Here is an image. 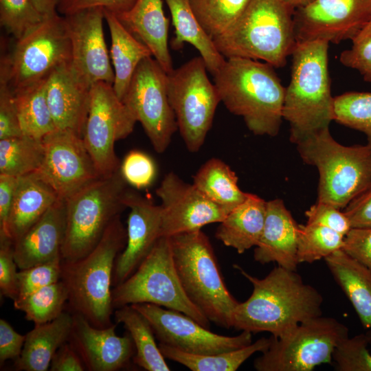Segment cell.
<instances>
[{"instance_id": "1", "label": "cell", "mask_w": 371, "mask_h": 371, "mask_svg": "<svg viewBox=\"0 0 371 371\" xmlns=\"http://www.w3.org/2000/svg\"><path fill=\"white\" fill-rule=\"evenodd\" d=\"M234 267L253 286L249 297L239 302L234 312L232 328L236 330L268 332L280 337L299 324L322 315V295L296 271L278 266L258 278L238 265Z\"/></svg>"}, {"instance_id": "2", "label": "cell", "mask_w": 371, "mask_h": 371, "mask_svg": "<svg viewBox=\"0 0 371 371\" xmlns=\"http://www.w3.org/2000/svg\"><path fill=\"white\" fill-rule=\"evenodd\" d=\"M273 68L265 62L231 57L214 75L221 102L256 135L276 136L283 119L285 88Z\"/></svg>"}, {"instance_id": "3", "label": "cell", "mask_w": 371, "mask_h": 371, "mask_svg": "<svg viewBox=\"0 0 371 371\" xmlns=\"http://www.w3.org/2000/svg\"><path fill=\"white\" fill-rule=\"evenodd\" d=\"M328 45L323 40L296 43L291 54V80L285 88L282 117L289 124V139L295 145L329 128L334 120Z\"/></svg>"}, {"instance_id": "4", "label": "cell", "mask_w": 371, "mask_h": 371, "mask_svg": "<svg viewBox=\"0 0 371 371\" xmlns=\"http://www.w3.org/2000/svg\"><path fill=\"white\" fill-rule=\"evenodd\" d=\"M126 242V229L119 215L86 256L74 261L62 260L60 280L67 287L71 313L81 314L97 328L113 324L111 286L116 258Z\"/></svg>"}, {"instance_id": "5", "label": "cell", "mask_w": 371, "mask_h": 371, "mask_svg": "<svg viewBox=\"0 0 371 371\" xmlns=\"http://www.w3.org/2000/svg\"><path fill=\"white\" fill-rule=\"evenodd\" d=\"M294 12L284 0H251L240 19L212 41L225 58L262 60L282 67L296 45Z\"/></svg>"}, {"instance_id": "6", "label": "cell", "mask_w": 371, "mask_h": 371, "mask_svg": "<svg viewBox=\"0 0 371 371\" xmlns=\"http://www.w3.org/2000/svg\"><path fill=\"white\" fill-rule=\"evenodd\" d=\"M169 239L177 275L188 298L210 322L232 328L239 302L224 282L208 237L199 229Z\"/></svg>"}, {"instance_id": "7", "label": "cell", "mask_w": 371, "mask_h": 371, "mask_svg": "<svg viewBox=\"0 0 371 371\" xmlns=\"http://www.w3.org/2000/svg\"><path fill=\"white\" fill-rule=\"evenodd\" d=\"M297 146L302 161L319 172L317 201L338 209L346 206L371 183V148L344 146L325 128Z\"/></svg>"}, {"instance_id": "8", "label": "cell", "mask_w": 371, "mask_h": 371, "mask_svg": "<svg viewBox=\"0 0 371 371\" xmlns=\"http://www.w3.org/2000/svg\"><path fill=\"white\" fill-rule=\"evenodd\" d=\"M127 186L119 168L65 200L66 229L62 260H78L97 245L110 223L127 208Z\"/></svg>"}, {"instance_id": "9", "label": "cell", "mask_w": 371, "mask_h": 371, "mask_svg": "<svg viewBox=\"0 0 371 371\" xmlns=\"http://www.w3.org/2000/svg\"><path fill=\"white\" fill-rule=\"evenodd\" d=\"M149 303L181 312L204 327L210 321L188 298L175 268L169 237H160L152 250L126 280L112 289V305Z\"/></svg>"}, {"instance_id": "10", "label": "cell", "mask_w": 371, "mask_h": 371, "mask_svg": "<svg viewBox=\"0 0 371 371\" xmlns=\"http://www.w3.org/2000/svg\"><path fill=\"white\" fill-rule=\"evenodd\" d=\"M9 54L1 58L0 82L13 92L46 80L58 67L71 60L70 41L64 17L58 12L15 40Z\"/></svg>"}, {"instance_id": "11", "label": "cell", "mask_w": 371, "mask_h": 371, "mask_svg": "<svg viewBox=\"0 0 371 371\" xmlns=\"http://www.w3.org/2000/svg\"><path fill=\"white\" fill-rule=\"evenodd\" d=\"M203 58L194 57L167 74V93L177 129L191 153L203 146L213 122L219 93Z\"/></svg>"}, {"instance_id": "12", "label": "cell", "mask_w": 371, "mask_h": 371, "mask_svg": "<svg viewBox=\"0 0 371 371\" xmlns=\"http://www.w3.org/2000/svg\"><path fill=\"white\" fill-rule=\"evenodd\" d=\"M348 328L336 319L322 315L308 319L287 334L271 336V344L255 359L258 371H311L330 363L333 354Z\"/></svg>"}, {"instance_id": "13", "label": "cell", "mask_w": 371, "mask_h": 371, "mask_svg": "<svg viewBox=\"0 0 371 371\" xmlns=\"http://www.w3.org/2000/svg\"><path fill=\"white\" fill-rule=\"evenodd\" d=\"M136 122L135 116L118 98L112 85L98 82L91 86L82 139L102 177L109 176L120 168L115 144L128 136Z\"/></svg>"}, {"instance_id": "14", "label": "cell", "mask_w": 371, "mask_h": 371, "mask_svg": "<svg viewBox=\"0 0 371 371\" xmlns=\"http://www.w3.org/2000/svg\"><path fill=\"white\" fill-rule=\"evenodd\" d=\"M122 101L141 123L153 147L163 153L177 129L167 93V73L149 56L136 68Z\"/></svg>"}, {"instance_id": "15", "label": "cell", "mask_w": 371, "mask_h": 371, "mask_svg": "<svg viewBox=\"0 0 371 371\" xmlns=\"http://www.w3.org/2000/svg\"><path fill=\"white\" fill-rule=\"evenodd\" d=\"M131 306L147 319L159 343L188 353L217 354L252 343V333L248 331L236 336L218 335L177 311L149 303Z\"/></svg>"}, {"instance_id": "16", "label": "cell", "mask_w": 371, "mask_h": 371, "mask_svg": "<svg viewBox=\"0 0 371 371\" xmlns=\"http://www.w3.org/2000/svg\"><path fill=\"white\" fill-rule=\"evenodd\" d=\"M44 155L36 171L60 200L102 177L82 137L69 130L56 129L43 138Z\"/></svg>"}, {"instance_id": "17", "label": "cell", "mask_w": 371, "mask_h": 371, "mask_svg": "<svg viewBox=\"0 0 371 371\" xmlns=\"http://www.w3.org/2000/svg\"><path fill=\"white\" fill-rule=\"evenodd\" d=\"M296 43L352 38L371 19V0H313L294 12Z\"/></svg>"}, {"instance_id": "18", "label": "cell", "mask_w": 371, "mask_h": 371, "mask_svg": "<svg viewBox=\"0 0 371 371\" xmlns=\"http://www.w3.org/2000/svg\"><path fill=\"white\" fill-rule=\"evenodd\" d=\"M63 17L71 43L73 72L90 87L98 82L113 85L115 75L104 40V9L88 8Z\"/></svg>"}, {"instance_id": "19", "label": "cell", "mask_w": 371, "mask_h": 371, "mask_svg": "<svg viewBox=\"0 0 371 371\" xmlns=\"http://www.w3.org/2000/svg\"><path fill=\"white\" fill-rule=\"evenodd\" d=\"M156 194L161 201V237L201 229L221 223L229 213L174 172L165 175Z\"/></svg>"}, {"instance_id": "20", "label": "cell", "mask_w": 371, "mask_h": 371, "mask_svg": "<svg viewBox=\"0 0 371 371\" xmlns=\"http://www.w3.org/2000/svg\"><path fill=\"white\" fill-rule=\"evenodd\" d=\"M125 203L130 212L126 242L117 256L113 274L114 286L126 280L137 269L161 237L160 205L137 192L128 190Z\"/></svg>"}, {"instance_id": "21", "label": "cell", "mask_w": 371, "mask_h": 371, "mask_svg": "<svg viewBox=\"0 0 371 371\" xmlns=\"http://www.w3.org/2000/svg\"><path fill=\"white\" fill-rule=\"evenodd\" d=\"M73 323L68 341L82 359L87 370L115 371L126 366L135 348L129 335L118 336L116 324L100 328L81 314L72 313Z\"/></svg>"}, {"instance_id": "22", "label": "cell", "mask_w": 371, "mask_h": 371, "mask_svg": "<svg viewBox=\"0 0 371 371\" xmlns=\"http://www.w3.org/2000/svg\"><path fill=\"white\" fill-rule=\"evenodd\" d=\"M70 63L58 67L48 76L46 98L56 128L72 131L82 137L91 87L75 75Z\"/></svg>"}, {"instance_id": "23", "label": "cell", "mask_w": 371, "mask_h": 371, "mask_svg": "<svg viewBox=\"0 0 371 371\" xmlns=\"http://www.w3.org/2000/svg\"><path fill=\"white\" fill-rule=\"evenodd\" d=\"M65 229V201L60 199L13 241V254L18 269H24L62 258Z\"/></svg>"}, {"instance_id": "24", "label": "cell", "mask_w": 371, "mask_h": 371, "mask_svg": "<svg viewBox=\"0 0 371 371\" xmlns=\"http://www.w3.org/2000/svg\"><path fill=\"white\" fill-rule=\"evenodd\" d=\"M299 230L300 225L282 199L267 201L265 225L254 249V260L262 265L276 262L278 266L296 271L299 265L297 259Z\"/></svg>"}, {"instance_id": "25", "label": "cell", "mask_w": 371, "mask_h": 371, "mask_svg": "<svg viewBox=\"0 0 371 371\" xmlns=\"http://www.w3.org/2000/svg\"><path fill=\"white\" fill-rule=\"evenodd\" d=\"M116 15L149 48L167 74L174 69L168 43L169 21L164 14L162 0H136L130 10Z\"/></svg>"}, {"instance_id": "26", "label": "cell", "mask_w": 371, "mask_h": 371, "mask_svg": "<svg viewBox=\"0 0 371 371\" xmlns=\"http://www.w3.org/2000/svg\"><path fill=\"white\" fill-rule=\"evenodd\" d=\"M60 199L37 172L18 177L8 221L12 241L23 235Z\"/></svg>"}, {"instance_id": "27", "label": "cell", "mask_w": 371, "mask_h": 371, "mask_svg": "<svg viewBox=\"0 0 371 371\" xmlns=\"http://www.w3.org/2000/svg\"><path fill=\"white\" fill-rule=\"evenodd\" d=\"M73 323L72 313L63 311L55 319L34 325L25 335L20 356L14 360L19 371H46L58 349L68 341Z\"/></svg>"}, {"instance_id": "28", "label": "cell", "mask_w": 371, "mask_h": 371, "mask_svg": "<svg viewBox=\"0 0 371 371\" xmlns=\"http://www.w3.org/2000/svg\"><path fill=\"white\" fill-rule=\"evenodd\" d=\"M266 210L267 201L249 193L245 200L219 223L215 237L238 254L256 247L263 231Z\"/></svg>"}, {"instance_id": "29", "label": "cell", "mask_w": 371, "mask_h": 371, "mask_svg": "<svg viewBox=\"0 0 371 371\" xmlns=\"http://www.w3.org/2000/svg\"><path fill=\"white\" fill-rule=\"evenodd\" d=\"M324 260L335 280L352 304L363 326L371 333V271L342 249Z\"/></svg>"}, {"instance_id": "30", "label": "cell", "mask_w": 371, "mask_h": 371, "mask_svg": "<svg viewBox=\"0 0 371 371\" xmlns=\"http://www.w3.org/2000/svg\"><path fill=\"white\" fill-rule=\"evenodd\" d=\"M104 12L111 34L109 54L115 75L113 88L122 100L140 62L153 56L149 48L124 27L114 12L104 9Z\"/></svg>"}, {"instance_id": "31", "label": "cell", "mask_w": 371, "mask_h": 371, "mask_svg": "<svg viewBox=\"0 0 371 371\" xmlns=\"http://www.w3.org/2000/svg\"><path fill=\"white\" fill-rule=\"evenodd\" d=\"M165 1L175 27V37L171 40V47L179 50L184 43L191 44L200 53L207 71L214 76L226 58L217 50L212 39L201 25L192 9L190 0Z\"/></svg>"}, {"instance_id": "32", "label": "cell", "mask_w": 371, "mask_h": 371, "mask_svg": "<svg viewBox=\"0 0 371 371\" xmlns=\"http://www.w3.org/2000/svg\"><path fill=\"white\" fill-rule=\"evenodd\" d=\"M192 184L213 203L230 212L243 202L249 193L242 191L238 177L221 159L211 158L193 177Z\"/></svg>"}, {"instance_id": "33", "label": "cell", "mask_w": 371, "mask_h": 371, "mask_svg": "<svg viewBox=\"0 0 371 371\" xmlns=\"http://www.w3.org/2000/svg\"><path fill=\"white\" fill-rule=\"evenodd\" d=\"M270 344L271 337H262L248 346L212 355L188 353L162 343L158 346L165 358L192 371H235L254 353L267 350Z\"/></svg>"}, {"instance_id": "34", "label": "cell", "mask_w": 371, "mask_h": 371, "mask_svg": "<svg viewBox=\"0 0 371 371\" xmlns=\"http://www.w3.org/2000/svg\"><path fill=\"white\" fill-rule=\"evenodd\" d=\"M115 320L122 324L135 348L134 363L148 371H169L165 357L155 342V333L147 319L131 305L115 308Z\"/></svg>"}, {"instance_id": "35", "label": "cell", "mask_w": 371, "mask_h": 371, "mask_svg": "<svg viewBox=\"0 0 371 371\" xmlns=\"http://www.w3.org/2000/svg\"><path fill=\"white\" fill-rule=\"evenodd\" d=\"M47 79L13 92L22 135L42 139L57 129L47 101Z\"/></svg>"}, {"instance_id": "36", "label": "cell", "mask_w": 371, "mask_h": 371, "mask_svg": "<svg viewBox=\"0 0 371 371\" xmlns=\"http://www.w3.org/2000/svg\"><path fill=\"white\" fill-rule=\"evenodd\" d=\"M44 155L43 139L21 135L0 139V175L21 177L36 172Z\"/></svg>"}, {"instance_id": "37", "label": "cell", "mask_w": 371, "mask_h": 371, "mask_svg": "<svg viewBox=\"0 0 371 371\" xmlns=\"http://www.w3.org/2000/svg\"><path fill=\"white\" fill-rule=\"evenodd\" d=\"M251 0H190L201 25L212 38L229 29L243 15Z\"/></svg>"}, {"instance_id": "38", "label": "cell", "mask_w": 371, "mask_h": 371, "mask_svg": "<svg viewBox=\"0 0 371 371\" xmlns=\"http://www.w3.org/2000/svg\"><path fill=\"white\" fill-rule=\"evenodd\" d=\"M67 301V287L60 280L13 302L14 308L23 312L27 320L38 325L51 322L60 315Z\"/></svg>"}, {"instance_id": "39", "label": "cell", "mask_w": 371, "mask_h": 371, "mask_svg": "<svg viewBox=\"0 0 371 371\" xmlns=\"http://www.w3.org/2000/svg\"><path fill=\"white\" fill-rule=\"evenodd\" d=\"M344 236L324 226L300 225L297 259L298 263H312L342 249Z\"/></svg>"}, {"instance_id": "40", "label": "cell", "mask_w": 371, "mask_h": 371, "mask_svg": "<svg viewBox=\"0 0 371 371\" xmlns=\"http://www.w3.org/2000/svg\"><path fill=\"white\" fill-rule=\"evenodd\" d=\"M334 120L364 133L371 148V92H347L334 98Z\"/></svg>"}, {"instance_id": "41", "label": "cell", "mask_w": 371, "mask_h": 371, "mask_svg": "<svg viewBox=\"0 0 371 371\" xmlns=\"http://www.w3.org/2000/svg\"><path fill=\"white\" fill-rule=\"evenodd\" d=\"M45 17L32 0H0L1 25L15 40L38 25Z\"/></svg>"}, {"instance_id": "42", "label": "cell", "mask_w": 371, "mask_h": 371, "mask_svg": "<svg viewBox=\"0 0 371 371\" xmlns=\"http://www.w3.org/2000/svg\"><path fill=\"white\" fill-rule=\"evenodd\" d=\"M370 335L360 334L347 337L336 346L333 361L339 371H371V353L368 347Z\"/></svg>"}, {"instance_id": "43", "label": "cell", "mask_w": 371, "mask_h": 371, "mask_svg": "<svg viewBox=\"0 0 371 371\" xmlns=\"http://www.w3.org/2000/svg\"><path fill=\"white\" fill-rule=\"evenodd\" d=\"M61 273L62 258L20 269L17 274L18 295L16 300L59 281Z\"/></svg>"}, {"instance_id": "44", "label": "cell", "mask_w": 371, "mask_h": 371, "mask_svg": "<svg viewBox=\"0 0 371 371\" xmlns=\"http://www.w3.org/2000/svg\"><path fill=\"white\" fill-rule=\"evenodd\" d=\"M352 42L350 49L341 52L339 60L344 66L358 71L364 80L371 82V19Z\"/></svg>"}, {"instance_id": "45", "label": "cell", "mask_w": 371, "mask_h": 371, "mask_svg": "<svg viewBox=\"0 0 371 371\" xmlns=\"http://www.w3.org/2000/svg\"><path fill=\"white\" fill-rule=\"evenodd\" d=\"M120 170L127 184L137 189L150 186L157 172L153 159L146 153L137 150L126 155L120 163Z\"/></svg>"}, {"instance_id": "46", "label": "cell", "mask_w": 371, "mask_h": 371, "mask_svg": "<svg viewBox=\"0 0 371 371\" xmlns=\"http://www.w3.org/2000/svg\"><path fill=\"white\" fill-rule=\"evenodd\" d=\"M17 265L13 254V241L0 237V291L1 294L13 301L18 295Z\"/></svg>"}, {"instance_id": "47", "label": "cell", "mask_w": 371, "mask_h": 371, "mask_svg": "<svg viewBox=\"0 0 371 371\" xmlns=\"http://www.w3.org/2000/svg\"><path fill=\"white\" fill-rule=\"evenodd\" d=\"M305 216L306 223L326 227L344 236L352 228L345 213L326 203L317 201L305 212Z\"/></svg>"}, {"instance_id": "48", "label": "cell", "mask_w": 371, "mask_h": 371, "mask_svg": "<svg viewBox=\"0 0 371 371\" xmlns=\"http://www.w3.org/2000/svg\"><path fill=\"white\" fill-rule=\"evenodd\" d=\"M21 135L14 93L8 84L0 82V139Z\"/></svg>"}, {"instance_id": "49", "label": "cell", "mask_w": 371, "mask_h": 371, "mask_svg": "<svg viewBox=\"0 0 371 371\" xmlns=\"http://www.w3.org/2000/svg\"><path fill=\"white\" fill-rule=\"evenodd\" d=\"M342 249L371 271V226L352 227L344 236Z\"/></svg>"}, {"instance_id": "50", "label": "cell", "mask_w": 371, "mask_h": 371, "mask_svg": "<svg viewBox=\"0 0 371 371\" xmlns=\"http://www.w3.org/2000/svg\"><path fill=\"white\" fill-rule=\"evenodd\" d=\"M136 0H60L57 12L63 16L91 8H102L120 14L130 10Z\"/></svg>"}, {"instance_id": "51", "label": "cell", "mask_w": 371, "mask_h": 371, "mask_svg": "<svg viewBox=\"0 0 371 371\" xmlns=\"http://www.w3.org/2000/svg\"><path fill=\"white\" fill-rule=\"evenodd\" d=\"M343 212L348 217L351 227L371 226V183L354 198Z\"/></svg>"}, {"instance_id": "52", "label": "cell", "mask_w": 371, "mask_h": 371, "mask_svg": "<svg viewBox=\"0 0 371 371\" xmlns=\"http://www.w3.org/2000/svg\"><path fill=\"white\" fill-rule=\"evenodd\" d=\"M25 335L17 333L5 319H0V363L16 360L21 355Z\"/></svg>"}, {"instance_id": "53", "label": "cell", "mask_w": 371, "mask_h": 371, "mask_svg": "<svg viewBox=\"0 0 371 371\" xmlns=\"http://www.w3.org/2000/svg\"><path fill=\"white\" fill-rule=\"evenodd\" d=\"M17 180L16 177L0 175V237L10 238L8 221Z\"/></svg>"}, {"instance_id": "54", "label": "cell", "mask_w": 371, "mask_h": 371, "mask_svg": "<svg viewBox=\"0 0 371 371\" xmlns=\"http://www.w3.org/2000/svg\"><path fill=\"white\" fill-rule=\"evenodd\" d=\"M49 368L51 371L86 370L82 359L69 341L63 344L56 352Z\"/></svg>"}, {"instance_id": "55", "label": "cell", "mask_w": 371, "mask_h": 371, "mask_svg": "<svg viewBox=\"0 0 371 371\" xmlns=\"http://www.w3.org/2000/svg\"><path fill=\"white\" fill-rule=\"evenodd\" d=\"M37 10L44 16H47L57 12L60 0H32Z\"/></svg>"}, {"instance_id": "56", "label": "cell", "mask_w": 371, "mask_h": 371, "mask_svg": "<svg viewBox=\"0 0 371 371\" xmlns=\"http://www.w3.org/2000/svg\"><path fill=\"white\" fill-rule=\"evenodd\" d=\"M295 10L299 8L304 7L310 3L313 0H284Z\"/></svg>"}, {"instance_id": "57", "label": "cell", "mask_w": 371, "mask_h": 371, "mask_svg": "<svg viewBox=\"0 0 371 371\" xmlns=\"http://www.w3.org/2000/svg\"><path fill=\"white\" fill-rule=\"evenodd\" d=\"M368 334L370 335V344H371V333H370V332H368Z\"/></svg>"}]
</instances>
